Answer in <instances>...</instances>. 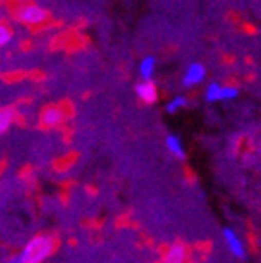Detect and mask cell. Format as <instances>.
Segmentation results:
<instances>
[{
	"label": "cell",
	"mask_w": 261,
	"mask_h": 263,
	"mask_svg": "<svg viewBox=\"0 0 261 263\" xmlns=\"http://www.w3.org/2000/svg\"><path fill=\"white\" fill-rule=\"evenodd\" d=\"M55 247H57V241H55L53 236L37 234L22 247L18 256L24 263H44L46 259L51 258V254L55 252Z\"/></svg>",
	"instance_id": "cell-1"
},
{
	"label": "cell",
	"mask_w": 261,
	"mask_h": 263,
	"mask_svg": "<svg viewBox=\"0 0 261 263\" xmlns=\"http://www.w3.org/2000/svg\"><path fill=\"white\" fill-rule=\"evenodd\" d=\"M13 15L22 26L26 28H39L44 26L49 21V11L42 6L35 4V2H22L16 4L13 9Z\"/></svg>",
	"instance_id": "cell-2"
},
{
	"label": "cell",
	"mask_w": 261,
	"mask_h": 263,
	"mask_svg": "<svg viewBox=\"0 0 261 263\" xmlns=\"http://www.w3.org/2000/svg\"><path fill=\"white\" fill-rule=\"evenodd\" d=\"M239 97V88L221 81H210L203 84V99L208 104L232 103Z\"/></svg>",
	"instance_id": "cell-3"
},
{
	"label": "cell",
	"mask_w": 261,
	"mask_h": 263,
	"mask_svg": "<svg viewBox=\"0 0 261 263\" xmlns=\"http://www.w3.org/2000/svg\"><path fill=\"white\" fill-rule=\"evenodd\" d=\"M208 77V68L201 61H190L184 66L183 73H181V86L184 90H196L203 86Z\"/></svg>",
	"instance_id": "cell-4"
},
{
	"label": "cell",
	"mask_w": 261,
	"mask_h": 263,
	"mask_svg": "<svg viewBox=\"0 0 261 263\" xmlns=\"http://www.w3.org/2000/svg\"><path fill=\"white\" fill-rule=\"evenodd\" d=\"M134 91L139 103L146 104V106H154L159 101V88H157L155 81H143V79H139L135 82Z\"/></svg>",
	"instance_id": "cell-5"
},
{
	"label": "cell",
	"mask_w": 261,
	"mask_h": 263,
	"mask_svg": "<svg viewBox=\"0 0 261 263\" xmlns=\"http://www.w3.org/2000/svg\"><path fill=\"white\" fill-rule=\"evenodd\" d=\"M221 234H223V241H225V247H227V251H229L234 258H237V259L247 258V243H245V239L237 234L236 230L230 229V227H225Z\"/></svg>",
	"instance_id": "cell-6"
},
{
	"label": "cell",
	"mask_w": 261,
	"mask_h": 263,
	"mask_svg": "<svg viewBox=\"0 0 261 263\" xmlns=\"http://www.w3.org/2000/svg\"><path fill=\"white\" fill-rule=\"evenodd\" d=\"M39 121L44 128H59L66 121V110L59 104H49L41 111Z\"/></svg>",
	"instance_id": "cell-7"
},
{
	"label": "cell",
	"mask_w": 261,
	"mask_h": 263,
	"mask_svg": "<svg viewBox=\"0 0 261 263\" xmlns=\"http://www.w3.org/2000/svg\"><path fill=\"white\" fill-rule=\"evenodd\" d=\"M190 259V251L183 243H172L163 251L161 263H188Z\"/></svg>",
	"instance_id": "cell-8"
},
{
	"label": "cell",
	"mask_w": 261,
	"mask_h": 263,
	"mask_svg": "<svg viewBox=\"0 0 261 263\" xmlns=\"http://www.w3.org/2000/svg\"><path fill=\"white\" fill-rule=\"evenodd\" d=\"M164 148L174 159L183 161L187 159V144H184L183 137L177 134H166L164 136Z\"/></svg>",
	"instance_id": "cell-9"
},
{
	"label": "cell",
	"mask_w": 261,
	"mask_h": 263,
	"mask_svg": "<svg viewBox=\"0 0 261 263\" xmlns=\"http://www.w3.org/2000/svg\"><path fill=\"white\" fill-rule=\"evenodd\" d=\"M137 75L143 81H154L157 75V59L154 55H144L137 62Z\"/></svg>",
	"instance_id": "cell-10"
},
{
	"label": "cell",
	"mask_w": 261,
	"mask_h": 263,
	"mask_svg": "<svg viewBox=\"0 0 261 263\" xmlns=\"http://www.w3.org/2000/svg\"><path fill=\"white\" fill-rule=\"evenodd\" d=\"M190 106V99H188L187 93H176L174 97H170L164 103V111L168 115H177L179 111L187 110Z\"/></svg>",
	"instance_id": "cell-11"
},
{
	"label": "cell",
	"mask_w": 261,
	"mask_h": 263,
	"mask_svg": "<svg viewBox=\"0 0 261 263\" xmlns=\"http://www.w3.org/2000/svg\"><path fill=\"white\" fill-rule=\"evenodd\" d=\"M16 121V110L11 106L0 108V136L6 134Z\"/></svg>",
	"instance_id": "cell-12"
},
{
	"label": "cell",
	"mask_w": 261,
	"mask_h": 263,
	"mask_svg": "<svg viewBox=\"0 0 261 263\" xmlns=\"http://www.w3.org/2000/svg\"><path fill=\"white\" fill-rule=\"evenodd\" d=\"M13 39H15V31H13L11 26L6 24V22H0V49L11 44Z\"/></svg>",
	"instance_id": "cell-13"
},
{
	"label": "cell",
	"mask_w": 261,
	"mask_h": 263,
	"mask_svg": "<svg viewBox=\"0 0 261 263\" xmlns=\"http://www.w3.org/2000/svg\"><path fill=\"white\" fill-rule=\"evenodd\" d=\"M6 263H24V261H22L21 256H18V254H13V256H9L8 261H6Z\"/></svg>",
	"instance_id": "cell-14"
},
{
	"label": "cell",
	"mask_w": 261,
	"mask_h": 263,
	"mask_svg": "<svg viewBox=\"0 0 261 263\" xmlns=\"http://www.w3.org/2000/svg\"><path fill=\"white\" fill-rule=\"evenodd\" d=\"M188 263H190V261H188Z\"/></svg>",
	"instance_id": "cell-15"
}]
</instances>
